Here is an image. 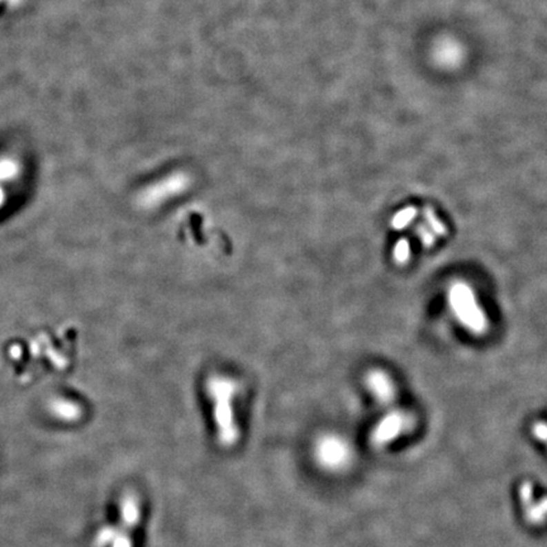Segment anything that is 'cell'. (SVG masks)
Listing matches in <instances>:
<instances>
[{
  "label": "cell",
  "instance_id": "cell-12",
  "mask_svg": "<svg viewBox=\"0 0 547 547\" xmlns=\"http://www.w3.org/2000/svg\"><path fill=\"white\" fill-rule=\"evenodd\" d=\"M533 435L536 439H539L542 442H547V424L544 422H539V424L533 426Z\"/></svg>",
  "mask_w": 547,
  "mask_h": 547
},
{
  "label": "cell",
  "instance_id": "cell-9",
  "mask_svg": "<svg viewBox=\"0 0 547 547\" xmlns=\"http://www.w3.org/2000/svg\"><path fill=\"white\" fill-rule=\"evenodd\" d=\"M417 216V208L415 207H407L399 210L395 216L392 218L390 224L394 230H403L408 226Z\"/></svg>",
  "mask_w": 547,
  "mask_h": 547
},
{
  "label": "cell",
  "instance_id": "cell-3",
  "mask_svg": "<svg viewBox=\"0 0 547 547\" xmlns=\"http://www.w3.org/2000/svg\"><path fill=\"white\" fill-rule=\"evenodd\" d=\"M315 456L326 470L341 471L352 461V448L339 435H324L317 439Z\"/></svg>",
  "mask_w": 547,
  "mask_h": 547
},
{
  "label": "cell",
  "instance_id": "cell-7",
  "mask_svg": "<svg viewBox=\"0 0 547 547\" xmlns=\"http://www.w3.org/2000/svg\"><path fill=\"white\" fill-rule=\"evenodd\" d=\"M365 383L371 394L375 397V399L388 406L389 403L395 399V386L393 380L386 374V371L374 369L366 374Z\"/></svg>",
  "mask_w": 547,
  "mask_h": 547
},
{
  "label": "cell",
  "instance_id": "cell-5",
  "mask_svg": "<svg viewBox=\"0 0 547 547\" xmlns=\"http://www.w3.org/2000/svg\"><path fill=\"white\" fill-rule=\"evenodd\" d=\"M413 426V418L401 410H393L383 417L372 428L370 435L371 444L375 447L389 445L401 435L407 433Z\"/></svg>",
  "mask_w": 547,
  "mask_h": 547
},
{
  "label": "cell",
  "instance_id": "cell-1",
  "mask_svg": "<svg viewBox=\"0 0 547 547\" xmlns=\"http://www.w3.org/2000/svg\"><path fill=\"white\" fill-rule=\"evenodd\" d=\"M207 390L215 403L217 439L222 446H235L239 439V431L232 401L237 392V384L228 377L215 375L208 379Z\"/></svg>",
  "mask_w": 547,
  "mask_h": 547
},
{
  "label": "cell",
  "instance_id": "cell-6",
  "mask_svg": "<svg viewBox=\"0 0 547 547\" xmlns=\"http://www.w3.org/2000/svg\"><path fill=\"white\" fill-rule=\"evenodd\" d=\"M190 184V177L184 172H177L162 179L155 186L147 188L142 197V203L148 207H155L161 201L186 192Z\"/></svg>",
  "mask_w": 547,
  "mask_h": 547
},
{
  "label": "cell",
  "instance_id": "cell-15",
  "mask_svg": "<svg viewBox=\"0 0 547 547\" xmlns=\"http://www.w3.org/2000/svg\"><path fill=\"white\" fill-rule=\"evenodd\" d=\"M3 1L8 3L9 6H18V4H21L22 0H0V3H3Z\"/></svg>",
  "mask_w": 547,
  "mask_h": 547
},
{
  "label": "cell",
  "instance_id": "cell-10",
  "mask_svg": "<svg viewBox=\"0 0 547 547\" xmlns=\"http://www.w3.org/2000/svg\"><path fill=\"white\" fill-rule=\"evenodd\" d=\"M393 259L398 265H404L409 261L410 245H409L408 239H401L395 243L393 250Z\"/></svg>",
  "mask_w": 547,
  "mask_h": 547
},
{
  "label": "cell",
  "instance_id": "cell-4",
  "mask_svg": "<svg viewBox=\"0 0 547 547\" xmlns=\"http://www.w3.org/2000/svg\"><path fill=\"white\" fill-rule=\"evenodd\" d=\"M121 527L115 530H103L98 536V542L104 546L113 541V547H132V537L130 531L135 528L139 519V503L133 494H127L121 506Z\"/></svg>",
  "mask_w": 547,
  "mask_h": 547
},
{
  "label": "cell",
  "instance_id": "cell-11",
  "mask_svg": "<svg viewBox=\"0 0 547 547\" xmlns=\"http://www.w3.org/2000/svg\"><path fill=\"white\" fill-rule=\"evenodd\" d=\"M416 231L418 237L422 241V245H424L426 248H431V247L435 246V243H436V237H435V235H433L424 224H418Z\"/></svg>",
  "mask_w": 547,
  "mask_h": 547
},
{
  "label": "cell",
  "instance_id": "cell-8",
  "mask_svg": "<svg viewBox=\"0 0 547 547\" xmlns=\"http://www.w3.org/2000/svg\"><path fill=\"white\" fill-rule=\"evenodd\" d=\"M424 218L426 223L431 227L432 231L435 232L437 236L445 237V236L448 235V230H447L446 226L439 219L432 207H424Z\"/></svg>",
  "mask_w": 547,
  "mask_h": 547
},
{
  "label": "cell",
  "instance_id": "cell-14",
  "mask_svg": "<svg viewBox=\"0 0 547 547\" xmlns=\"http://www.w3.org/2000/svg\"><path fill=\"white\" fill-rule=\"evenodd\" d=\"M539 507L542 509V512L545 513V516L547 515V498H544L542 501H539Z\"/></svg>",
  "mask_w": 547,
  "mask_h": 547
},
{
  "label": "cell",
  "instance_id": "cell-2",
  "mask_svg": "<svg viewBox=\"0 0 547 547\" xmlns=\"http://www.w3.org/2000/svg\"><path fill=\"white\" fill-rule=\"evenodd\" d=\"M450 306L455 316L473 333L483 335L488 330V319L479 307L475 294L470 286L463 281L452 284L448 292Z\"/></svg>",
  "mask_w": 547,
  "mask_h": 547
},
{
  "label": "cell",
  "instance_id": "cell-13",
  "mask_svg": "<svg viewBox=\"0 0 547 547\" xmlns=\"http://www.w3.org/2000/svg\"><path fill=\"white\" fill-rule=\"evenodd\" d=\"M56 408L59 409V415H60V416L68 417V418L75 416L74 408H72L71 406H57Z\"/></svg>",
  "mask_w": 547,
  "mask_h": 547
}]
</instances>
